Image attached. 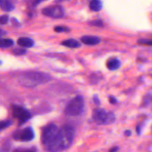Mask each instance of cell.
<instances>
[{"mask_svg":"<svg viewBox=\"0 0 152 152\" xmlns=\"http://www.w3.org/2000/svg\"><path fill=\"white\" fill-rule=\"evenodd\" d=\"M59 128L55 124H49L43 129L42 133V142L45 148L50 152L58 151V135Z\"/></svg>","mask_w":152,"mask_h":152,"instance_id":"1","label":"cell"},{"mask_svg":"<svg viewBox=\"0 0 152 152\" xmlns=\"http://www.w3.org/2000/svg\"><path fill=\"white\" fill-rule=\"evenodd\" d=\"M75 132L72 126H64L59 129L58 135V151H62L68 149L73 143Z\"/></svg>","mask_w":152,"mask_h":152,"instance_id":"2","label":"cell"},{"mask_svg":"<svg viewBox=\"0 0 152 152\" xmlns=\"http://www.w3.org/2000/svg\"><path fill=\"white\" fill-rule=\"evenodd\" d=\"M92 118L97 124L110 125L115 122L116 117L114 114L111 111H106L105 109L102 108H96L93 111Z\"/></svg>","mask_w":152,"mask_h":152,"instance_id":"3","label":"cell"},{"mask_svg":"<svg viewBox=\"0 0 152 152\" xmlns=\"http://www.w3.org/2000/svg\"><path fill=\"white\" fill-rule=\"evenodd\" d=\"M50 79V78L47 74L37 72H30L22 77V83L26 86H35L41 83H46Z\"/></svg>","mask_w":152,"mask_h":152,"instance_id":"4","label":"cell"},{"mask_svg":"<svg viewBox=\"0 0 152 152\" xmlns=\"http://www.w3.org/2000/svg\"><path fill=\"white\" fill-rule=\"evenodd\" d=\"M84 108V99L82 96H76L71 99L65 108V112L67 115L75 117L82 114Z\"/></svg>","mask_w":152,"mask_h":152,"instance_id":"5","label":"cell"},{"mask_svg":"<svg viewBox=\"0 0 152 152\" xmlns=\"http://www.w3.org/2000/svg\"><path fill=\"white\" fill-rule=\"evenodd\" d=\"M43 15L53 19H61L64 16L65 10L60 5H53L45 7L42 11Z\"/></svg>","mask_w":152,"mask_h":152,"instance_id":"6","label":"cell"},{"mask_svg":"<svg viewBox=\"0 0 152 152\" xmlns=\"http://www.w3.org/2000/svg\"><path fill=\"white\" fill-rule=\"evenodd\" d=\"M13 137L16 140H20L22 142H29L34 138V132L32 128H25L23 130L17 131L15 132Z\"/></svg>","mask_w":152,"mask_h":152,"instance_id":"7","label":"cell"},{"mask_svg":"<svg viewBox=\"0 0 152 152\" xmlns=\"http://www.w3.org/2000/svg\"><path fill=\"white\" fill-rule=\"evenodd\" d=\"M13 116L14 118L17 119L20 124L26 123L31 119V115L29 111L25 110L22 107L15 106L13 109Z\"/></svg>","mask_w":152,"mask_h":152,"instance_id":"8","label":"cell"},{"mask_svg":"<svg viewBox=\"0 0 152 152\" xmlns=\"http://www.w3.org/2000/svg\"><path fill=\"white\" fill-rule=\"evenodd\" d=\"M82 42L87 45H96L100 42V39L91 36H85L81 38Z\"/></svg>","mask_w":152,"mask_h":152,"instance_id":"9","label":"cell"},{"mask_svg":"<svg viewBox=\"0 0 152 152\" xmlns=\"http://www.w3.org/2000/svg\"><path fill=\"white\" fill-rule=\"evenodd\" d=\"M0 8L5 12H10L14 9V5L9 0H0Z\"/></svg>","mask_w":152,"mask_h":152,"instance_id":"10","label":"cell"},{"mask_svg":"<svg viewBox=\"0 0 152 152\" xmlns=\"http://www.w3.org/2000/svg\"><path fill=\"white\" fill-rule=\"evenodd\" d=\"M121 65L120 61L117 59H110L107 62V68L111 71H116Z\"/></svg>","mask_w":152,"mask_h":152,"instance_id":"11","label":"cell"},{"mask_svg":"<svg viewBox=\"0 0 152 152\" xmlns=\"http://www.w3.org/2000/svg\"><path fill=\"white\" fill-rule=\"evenodd\" d=\"M17 43L22 47L25 48H31L34 45V42L31 39L27 38V37H22L18 39Z\"/></svg>","mask_w":152,"mask_h":152,"instance_id":"12","label":"cell"},{"mask_svg":"<svg viewBox=\"0 0 152 152\" xmlns=\"http://www.w3.org/2000/svg\"><path fill=\"white\" fill-rule=\"evenodd\" d=\"M62 45L68 48H76L80 47V43L77 40L74 39H69L62 42Z\"/></svg>","mask_w":152,"mask_h":152,"instance_id":"13","label":"cell"},{"mask_svg":"<svg viewBox=\"0 0 152 152\" xmlns=\"http://www.w3.org/2000/svg\"><path fill=\"white\" fill-rule=\"evenodd\" d=\"M89 7L93 11H99L102 8V3L100 0H92L89 4Z\"/></svg>","mask_w":152,"mask_h":152,"instance_id":"14","label":"cell"},{"mask_svg":"<svg viewBox=\"0 0 152 152\" xmlns=\"http://www.w3.org/2000/svg\"><path fill=\"white\" fill-rule=\"evenodd\" d=\"M14 42L10 39H0V48H7L13 45Z\"/></svg>","mask_w":152,"mask_h":152,"instance_id":"15","label":"cell"},{"mask_svg":"<svg viewBox=\"0 0 152 152\" xmlns=\"http://www.w3.org/2000/svg\"><path fill=\"white\" fill-rule=\"evenodd\" d=\"M12 125V122L10 120H4V121L0 122V131L3 130V129H7L10 126Z\"/></svg>","mask_w":152,"mask_h":152,"instance_id":"16","label":"cell"},{"mask_svg":"<svg viewBox=\"0 0 152 152\" xmlns=\"http://www.w3.org/2000/svg\"><path fill=\"white\" fill-rule=\"evenodd\" d=\"M54 31L58 33L62 32H69L70 28L65 26H56L54 28Z\"/></svg>","mask_w":152,"mask_h":152,"instance_id":"17","label":"cell"},{"mask_svg":"<svg viewBox=\"0 0 152 152\" xmlns=\"http://www.w3.org/2000/svg\"><path fill=\"white\" fill-rule=\"evenodd\" d=\"M14 152H37V148L35 147H31L28 148H18L15 150Z\"/></svg>","mask_w":152,"mask_h":152,"instance_id":"18","label":"cell"},{"mask_svg":"<svg viewBox=\"0 0 152 152\" xmlns=\"http://www.w3.org/2000/svg\"><path fill=\"white\" fill-rule=\"evenodd\" d=\"M89 25H92V26L96 27H102L103 26V22L100 19H96V20H93L91 22H89Z\"/></svg>","mask_w":152,"mask_h":152,"instance_id":"19","label":"cell"},{"mask_svg":"<svg viewBox=\"0 0 152 152\" xmlns=\"http://www.w3.org/2000/svg\"><path fill=\"white\" fill-rule=\"evenodd\" d=\"M13 54L18 55V56H21V55H24L26 53V50L22 48H16L13 50Z\"/></svg>","mask_w":152,"mask_h":152,"instance_id":"20","label":"cell"},{"mask_svg":"<svg viewBox=\"0 0 152 152\" xmlns=\"http://www.w3.org/2000/svg\"><path fill=\"white\" fill-rule=\"evenodd\" d=\"M138 43L141 45H152L151 39H141L138 40Z\"/></svg>","mask_w":152,"mask_h":152,"instance_id":"21","label":"cell"},{"mask_svg":"<svg viewBox=\"0 0 152 152\" xmlns=\"http://www.w3.org/2000/svg\"><path fill=\"white\" fill-rule=\"evenodd\" d=\"M7 22H8V16H6V15L0 16V24H1V25L7 24Z\"/></svg>","mask_w":152,"mask_h":152,"instance_id":"22","label":"cell"},{"mask_svg":"<svg viewBox=\"0 0 152 152\" xmlns=\"http://www.w3.org/2000/svg\"><path fill=\"white\" fill-rule=\"evenodd\" d=\"M93 100H94V103L96 104V105H99V104H100V101H99V98H98V96H96V95H94V96Z\"/></svg>","mask_w":152,"mask_h":152,"instance_id":"23","label":"cell"},{"mask_svg":"<svg viewBox=\"0 0 152 152\" xmlns=\"http://www.w3.org/2000/svg\"><path fill=\"white\" fill-rule=\"evenodd\" d=\"M44 1H46V0H34V1L33 2V5H34V7H36V6H37L38 4H39L40 3H42Z\"/></svg>","mask_w":152,"mask_h":152,"instance_id":"24","label":"cell"},{"mask_svg":"<svg viewBox=\"0 0 152 152\" xmlns=\"http://www.w3.org/2000/svg\"><path fill=\"white\" fill-rule=\"evenodd\" d=\"M109 102L111 104H115V103H117V100L116 98L114 97V96H111V97L109 98Z\"/></svg>","mask_w":152,"mask_h":152,"instance_id":"25","label":"cell"},{"mask_svg":"<svg viewBox=\"0 0 152 152\" xmlns=\"http://www.w3.org/2000/svg\"><path fill=\"white\" fill-rule=\"evenodd\" d=\"M6 34H7V33H6V31H4V30H2V29H0V38L2 37H4V35H6Z\"/></svg>","mask_w":152,"mask_h":152,"instance_id":"26","label":"cell"},{"mask_svg":"<svg viewBox=\"0 0 152 152\" xmlns=\"http://www.w3.org/2000/svg\"><path fill=\"white\" fill-rule=\"evenodd\" d=\"M125 135H126V136H127V137H129V136H131V135H132V132H131L130 130H127V131H126V132H125Z\"/></svg>","mask_w":152,"mask_h":152,"instance_id":"27","label":"cell"},{"mask_svg":"<svg viewBox=\"0 0 152 152\" xmlns=\"http://www.w3.org/2000/svg\"><path fill=\"white\" fill-rule=\"evenodd\" d=\"M118 149H119L118 147H114V148H111V149L110 150V152H117Z\"/></svg>","mask_w":152,"mask_h":152,"instance_id":"28","label":"cell"},{"mask_svg":"<svg viewBox=\"0 0 152 152\" xmlns=\"http://www.w3.org/2000/svg\"><path fill=\"white\" fill-rule=\"evenodd\" d=\"M58 1H65V0H57Z\"/></svg>","mask_w":152,"mask_h":152,"instance_id":"29","label":"cell"},{"mask_svg":"<svg viewBox=\"0 0 152 152\" xmlns=\"http://www.w3.org/2000/svg\"><path fill=\"white\" fill-rule=\"evenodd\" d=\"M1 65V61L0 60V65Z\"/></svg>","mask_w":152,"mask_h":152,"instance_id":"30","label":"cell"}]
</instances>
